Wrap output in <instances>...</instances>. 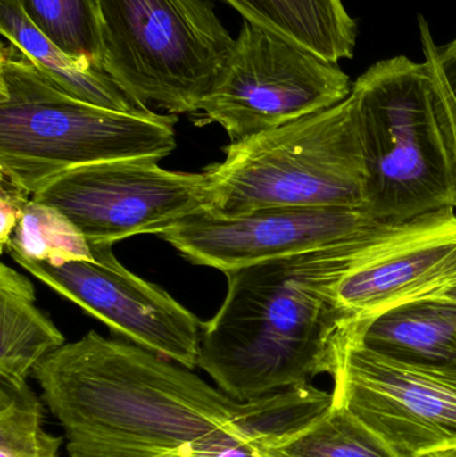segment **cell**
Masks as SVG:
<instances>
[{
	"label": "cell",
	"instance_id": "obj_23",
	"mask_svg": "<svg viewBox=\"0 0 456 457\" xmlns=\"http://www.w3.org/2000/svg\"><path fill=\"white\" fill-rule=\"evenodd\" d=\"M29 195L0 177V245L7 247L11 236L23 217L24 209L29 203Z\"/></svg>",
	"mask_w": 456,
	"mask_h": 457
},
{
	"label": "cell",
	"instance_id": "obj_9",
	"mask_svg": "<svg viewBox=\"0 0 456 457\" xmlns=\"http://www.w3.org/2000/svg\"><path fill=\"white\" fill-rule=\"evenodd\" d=\"M203 173L165 170L157 160L110 161L70 169L32 198L74 222L90 245L176 227L208 209Z\"/></svg>",
	"mask_w": 456,
	"mask_h": 457
},
{
	"label": "cell",
	"instance_id": "obj_26",
	"mask_svg": "<svg viewBox=\"0 0 456 457\" xmlns=\"http://www.w3.org/2000/svg\"><path fill=\"white\" fill-rule=\"evenodd\" d=\"M70 457H106V456H91V455H85V453H69ZM160 457H187L184 455H170V456H160Z\"/></svg>",
	"mask_w": 456,
	"mask_h": 457
},
{
	"label": "cell",
	"instance_id": "obj_15",
	"mask_svg": "<svg viewBox=\"0 0 456 457\" xmlns=\"http://www.w3.org/2000/svg\"><path fill=\"white\" fill-rule=\"evenodd\" d=\"M0 32L70 96L115 112L149 110L130 98L104 70L90 61L74 58L48 39L27 18L18 0H0Z\"/></svg>",
	"mask_w": 456,
	"mask_h": 457
},
{
	"label": "cell",
	"instance_id": "obj_3",
	"mask_svg": "<svg viewBox=\"0 0 456 457\" xmlns=\"http://www.w3.org/2000/svg\"><path fill=\"white\" fill-rule=\"evenodd\" d=\"M177 117L122 112L70 96L18 46L0 53V177L34 195L70 169L162 160L176 149Z\"/></svg>",
	"mask_w": 456,
	"mask_h": 457
},
{
	"label": "cell",
	"instance_id": "obj_16",
	"mask_svg": "<svg viewBox=\"0 0 456 457\" xmlns=\"http://www.w3.org/2000/svg\"><path fill=\"white\" fill-rule=\"evenodd\" d=\"M66 344L35 303V287L11 266H0V378L26 383L35 367Z\"/></svg>",
	"mask_w": 456,
	"mask_h": 457
},
{
	"label": "cell",
	"instance_id": "obj_14",
	"mask_svg": "<svg viewBox=\"0 0 456 457\" xmlns=\"http://www.w3.org/2000/svg\"><path fill=\"white\" fill-rule=\"evenodd\" d=\"M244 21L339 63L355 51L358 26L342 0H225Z\"/></svg>",
	"mask_w": 456,
	"mask_h": 457
},
{
	"label": "cell",
	"instance_id": "obj_1",
	"mask_svg": "<svg viewBox=\"0 0 456 457\" xmlns=\"http://www.w3.org/2000/svg\"><path fill=\"white\" fill-rule=\"evenodd\" d=\"M425 219L383 222L296 254L225 271L221 308L201 329L198 368L237 402L334 375L345 322L332 287L353 271L430 241Z\"/></svg>",
	"mask_w": 456,
	"mask_h": 457
},
{
	"label": "cell",
	"instance_id": "obj_13",
	"mask_svg": "<svg viewBox=\"0 0 456 457\" xmlns=\"http://www.w3.org/2000/svg\"><path fill=\"white\" fill-rule=\"evenodd\" d=\"M359 343L404 364H456V303L418 300L352 320Z\"/></svg>",
	"mask_w": 456,
	"mask_h": 457
},
{
	"label": "cell",
	"instance_id": "obj_21",
	"mask_svg": "<svg viewBox=\"0 0 456 457\" xmlns=\"http://www.w3.org/2000/svg\"><path fill=\"white\" fill-rule=\"evenodd\" d=\"M419 31L425 62L456 106V37L447 45H436L430 24L423 16H419Z\"/></svg>",
	"mask_w": 456,
	"mask_h": 457
},
{
	"label": "cell",
	"instance_id": "obj_18",
	"mask_svg": "<svg viewBox=\"0 0 456 457\" xmlns=\"http://www.w3.org/2000/svg\"><path fill=\"white\" fill-rule=\"evenodd\" d=\"M12 258L62 265L72 261L93 260L91 245L82 231L62 212L29 200L21 222L7 245Z\"/></svg>",
	"mask_w": 456,
	"mask_h": 457
},
{
	"label": "cell",
	"instance_id": "obj_25",
	"mask_svg": "<svg viewBox=\"0 0 456 457\" xmlns=\"http://www.w3.org/2000/svg\"><path fill=\"white\" fill-rule=\"evenodd\" d=\"M422 457H456V448H452V450L441 451V453H430V455Z\"/></svg>",
	"mask_w": 456,
	"mask_h": 457
},
{
	"label": "cell",
	"instance_id": "obj_19",
	"mask_svg": "<svg viewBox=\"0 0 456 457\" xmlns=\"http://www.w3.org/2000/svg\"><path fill=\"white\" fill-rule=\"evenodd\" d=\"M27 18L56 46L104 70L95 0H18Z\"/></svg>",
	"mask_w": 456,
	"mask_h": 457
},
{
	"label": "cell",
	"instance_id": "obj_11",
	"mask_svg": "<svg viewBox=\"0 0 456 457\" xmlns=\"http://www.w3.org/2000/svg\"><path fill=\"white\" fill-rule=\"evenodd\" d=\"M380 224L364 209L265 208L236 217L203 211L160 237L195 265L225 273L316 249Z\"/></svg>",
	"mask_w": 456,
	"mask_h": 457
},
{
	"label": "cell",
	"instance_id": "obj_7",
	"mask_svg": "<svg viewBox=\"0 0 456 457\" xmlns=\"http://www.w3.org/2000/svg\"><path fill=\"white\" fill-rule=\"evenodd\" d=\"M351 93L339 63L244 21L201 110L235 142L336 106Z\"/></svg>",
	"mask_w": 456,
	"mask_h": 457
},
{
	"label": "cell",
	"instance_id": "obj_8",
	"mask_svg": "<svg viewBox=\"0 0 456 457\" xmlns=\"http://www.w3.org/2000/svg\"><path fill=\"white\" fill-rule=\"evenodd\" d=\"M334 404L347 410L399 457L456 448V364H404L359 343L351 321L337 338Z\"/></svg>",
	"mask_w": 456,
	"mask_h": 457
},
{
	"label": "cell",
	"instance_id": "obj_6",
	"mask_svg": "<svg viewBox=\"0 0 456 457\" xmlns=\"http://www.w3.org/2000/svg\"><path fill=\"white\" fill-rule=\"evenodd\" d=\"M104 70L138 104L201 110L235 39L206 0H95Z\"/></svg>",
	"mask_w": 456,
	"mask_h": 457
},
{
	"label": "cell",
	"instance_id": "obj_12",
	"mask_svg": "<svg viewBox=\"0 0 456 457\" xmlns=\"http://www.w3.org/2000/svg\"><path fill=\"white\" fill-rule=\"evenodd\" d=\"M456 281V231L353 271L332 287L345 321L422 300Z\"/></svg>",
	"mask_w": 456,
	"mask_h": 457
},
{
	"label": "cell",
	"instance_id": "obj_24",
	"mask_svg": "<svg viewBox=\"0 0 456 457\" xmlns=\"http://www.w3.org/2000/svg\"><path fill=\"white\" fill-rule=\"evenodd\" d=\"M422 300L444 301V303H456V281L450 284L449 287H442L438 292L422 298Z\"/></svg>",
	"mask_w": 456,
	"mask_h": 457
},
{
	"label": "cell",
	"instance_id": "obj_2",
	"mask_svg": "<svg viewBox=\"0 0 456 457\" xmlns=\"http://www.w3.org/2000/svg\"><path fill=\"white\" fill-rule=\"evenodd\" d=\"M67 453L217 457L248 442L249 402L133 343L88 332L35 367Z\"/></svg>",
	"mask_w": 456,
	"mask_h": 457
},
{
	"label": "cell",
	"instance_id": "obj_20",
	"mask_svg": "<svg viewBox=\"0 0 456 457\" xmlns=\"http://www.w3.org/2000/svg\"><path fill=\"white\" fill-rule=\"evenodd\" d=\"M43 421L45 405L27 381L0 378V457H59L64 439Z\"/></svg>",
	"mask_w": 456,
	"mask_h": 457
},
{
	"label": "cell",
	"instance_id": "obj_5",
	"mask_svg": "<svg viewBox=\"0 0 456 457\" xmlns=\"http://www.w3.org/2000/svg\"><path fill=\"white\" fill-rule=\"evenodd\" d=\"M366 168L364 211L404 222L452 206L433 75L426 62L385 59L352 83Z\"/></svg>",
	"mask_w": 456,
	"mask_h": 457
},
{
	"label": "cell",
	"instance_id": "obj_22",
	"mask_svg": "<svg viewBox=\"0 0 456 457\" xmlns=\"http://www.w3.org/2000/svg\"><path fill=\"white\" fill-rule=\"evenodd\" d=\"M431 71V70H430ZM433 75V72H431ZM436 112L441 126L442 139L449 161L450 181H452V206L456 212V106L441 83L434 78Z\"/></svg>",
	"mask_w": 456,
	"mask_h": 457
},
{
	"label": "cell",
	"instance_id": "obj_17",
	"mask_svg": "<svg viewBox=\"0 0 456 457\" xmlns=\"http://www.w3.org/2000/svg\"><path fill=\"white\" fill-rule=\"evenodd\" d=\"M252 445L267 457H399L385 440L336 404L294 434Z\"/></svg>",
	"mask_w": 456,
	"mask_h": 457
},
{
	"label": "cell",
	"instance_id": "obj_10",
	"mask_svg": "<svg viewBox=\"0 0 456 457\" xmlns=\"http://www.w3.org/2000/svg\"><path fill=\"white\" fill-rule=\"evenodd\" d=\"M112 247L91 245L93 260L62 265L13 260L54 292L104 322L112 333L195 370L203 322L163 287L128 270Z\"/></svg>",
	"mask_w": 456,
	"mask_h": 457
},
{
	"label": "cell",
	"instance_id": "obj_4",
	"mask_svg": "<svg viewBox=\"0 0 456 457\" xmlns=\"http://www.w3.org/2000/svg\"><path fill=\"white\" fill-rule=\"evenodd\" d=\"M209 213L265 208L364 209L366 168L352 96L280 128L235 141L203 171Z\"/></svg>",
	"mask_w": 456,
	"mask_h": 457
}]
</instances>
